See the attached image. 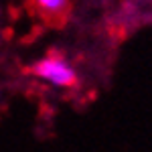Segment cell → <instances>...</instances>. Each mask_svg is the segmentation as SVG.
Returning a JSON list of instances; mask_svg holds the SVG:
<instances>
[{"label":"cell","instance_id":"obj_1","mask_svg":"<svg viewBox=\"0 0 152 152\" xmlns=\"http://www.w3.org/2000/svg\"><path fill=\"white\" fill-rule=\"evenodd\" d=\"M31 73H35L37 77L53 83L57 87H75L77 85V73L73 71L69 61L57 51L49 53L47 57L39 59L31 67Z\"/></svg>","mask_w":152,"mask_h":152},{"label":"cell","instance_id":"obj_2","mask_svg":"<svg viewBox=\"0 0 152 152\" xmlns=\"http://www.w3.org/2000/svg\"><path fill=\"white\" fill-rule=\"evenodd\" d=\"M28 10L53 28H61L71 12L69 0H26Z\"/></svg>","mask_w":152,"mask_h":152}]
</instances>
